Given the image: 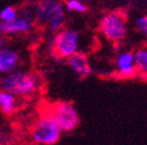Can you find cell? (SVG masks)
Segmentation results:
<instances>
[{
	"label": "cell",
	"mask_w": 147,
	"mask_h": 145,
	"mask_svg": "<svg viewBox=\"0 0 147 145\" xmlns=\"http://www.w3.org/2000/svg\"><path fill=\"white\" fill-rule=\"evenodd\" d=\"M18 108L16 96L5 89H0V110L5 115L13 114Z\"/></svg>",
	"instance_id": "obj_11"
},
{
	"label": "cell",
	"mask_w": 147,
	"mask_h": 145,
	"mask_svg": "<svg viewBox=\"0 0 147 145\" xmlns=\"http://www.w3.org/2000/svg\"><path fill=\"white\" fill-rule=\"evenodd\" d=\"M99 31L104 37L113 43L121 42L127 35V15L123 11H111L102 16Z\"/></svg>",
	"instance_id": "obj_4"
},
{
	"label": "cell",
	"mask_w": 147,
	"mask_h": 145,
	"mask_svg": "<svg viewBox=\"0 0 147 145\" xmlns=\"http://www.w3.org/2000/svg\"><path fill=\"white\" fill-rule=\"evenodd\" d=\"M3 44H4V40H3L1 36H0V47H3Z\"/></svg>",
	"instance_id": "obj_17"
},
{
	"label": "cell",
	"mask_w": 147,
	"mask_h": 145,
	"mask_svg": "<svg viewBox=\"0 0 147 145\" xmlns=\"http://www.w3.org/2000/svg\"><path fill=\"white\" fill-rule=\"evenodd\" d=\"M134 28L141 36L147 37V14L137 17L134 22Z\"/></svg>",
	"instance_id": "obj_14"
},
{
	"label": "cell",
	"mask_w": 147,
	"mask_h": 145,
	"mask_svg": "<svg viewBox=\"0 0 147 145\" xmlns=\"http://www.w3.org/2000/svg\"><path fill=\"white\" fill-rule=\"evenodd\" d=\"M64 7L67 11L74 12V13H84L88 9L86 5L82 0H67L64 4Z\"/></svg>",
	"instance_id": "obj_13"
},
{
	"label": "cell",
	"mask_w": 147,
	"mask_h": 145,
	"mask_svg": "<svg viewBox=\"0 0 147 145\" xmlns=\"http://www.w3.org/2000/svg\"><path fill=\"white\" fill-rule=\"evenodd\" d=\"M34 20L50 31H59L65 22V7L60 0H41L35 6Z\"/></svg>",
	"instance_id": "obj_1"
},
{
	"label": "cell",
	"mask_w": 147,
	"mask_h": 145,
	"mask_svg": "<svg viewBox=\"0 0 147 145\" xmlns=\"http://www.w3.org/2000/svg\"><path fill=\"white\" fill-rule=\"evenodd\" d=\"M18 15L19 14H18V11H16L15 7L7 6L0 12V20L1 21H12L13 19H15Z\"/></svg>",
	"instance_id": "obj_15"
},
{
	"label": "cell",
	"mask_w": 147,
	"mask_h": 145,
	"mask_svg": "<svg viewBox=\"0 0 147 145\" xmlns=\"http://www.w3.org/2000/svg\"><path fill=\"white\" fill-rule=\"evenodd\" d=\"M34 23V13H32L29 9H24L21 15H18L12 21L0 22V29L3 31V35H21L30 31Z\"/></svg>",
	"instance_id": "obj_7"
},
{
	"label": "cell",
	"mask_w": 147,
	"mask_h": 145,
	"mask_svg": "<svg viewBox=\"0 0 147 145\" xmlns=\"http://www.w3.org/2000/svg\"><path fill=\"white\" fill-rule=\"evenodd\" d=\"M3 139H4V137H3V134H1V131H0V144L3 143Z\"/></svg>",
	"instance_id": "obj_16"
},
{
	"label": "cell",
	"mask_w": 147,
	"mask_h": 145,
	"mask_svg": "<svg viewBox=\"0 0 147 145\" xmlns=\"http://www.w3.org/2000/svg\"><path fill=\"white\" fill-rule=\"evenodd\" d=\"M19 53L9 48L0 47V73H9L19 65Z\"/></svg>",
	"instance_id": "obj_10"
},
{
	"label": "cell",
	"mask_w": 147,
	"mask_h": 145,
	"mask_svg": "<svg viewBox=\"0 0 147 145\" xmlns=\"http://www.w3.org/2000/svg\"><path fill=\"white\" fill-rule=\"evenodd\" d=\"M65 61H67V65L69 66V69L80 79L86 78L88 76L91 74V72H92L89 58L86 56V53L83 51L77 50L75 53H72L71 56H69Z\"/></svg>",
	"instance_id": "obj_8"
},
{
	"label": "cell",
	"mask_w": 147,
	"mask_h": 145,
	"mask_svg": "<svg viewBox=\"0 0 147 145\" xmlns=\"http://www.w3.org/2000/svg\"><path fill=\"white\" fill-rule=\"evenodd\" d=\"M134 62L137 72L147 74V49H139L134 53Z\"/></svg>",
	"instance_id": "obj_12"
},
{
	"label": "cell",
	"mask_w": 147,
	"mask_h": 145,
	"mask_svg": "<svg viewBox=\"0 0 147 145\" xmlns=\"http://www.w3.org/2000/svg\"><path fill=\"white\" fill-rule=\"evenodd\" d=\"M62 129L55 118L48 114H42L32 125L29 136L33 143L41 145H54L62 136Z\"/></svg>",
	"instance_id": "obj_3"
},
{
	"label": "cell",
	"mask_w": 147,
	"mask_h": 145,
	"mask_svg": "<svg viewBox=\"0 0 147 145\" xmlns=\"http://www.w3.org/2000/svg\"><path fill=\"white\" fill-rule=\"evenodd\" d=\"M80 47V33L75 29H60L51 42V53L57 59H67Z\"/></svg>",
	"instance_id": "obj_5"
},
{
	"label": "cell",
	"mask_w": 147,
	"mask_h": 145,
	"mask_svg": "<svg viewBox=\"0 0 147 145\" xmlns=\"http://www.w3.org/2000/svg\"><path fill=\"white\" fill-rule=\"evenodd\" d=\"M47 113L55 118L63 132L74 131L80 124V115L72 102L59 101L54 103Z\"/></svg>",
	"instance_id": "obj_6"
},
{
	"label": "cell",
	"mask_w": 147,
	"mask_h": 145,
	"mask_svg": "<svg viewBox=\"0 0 147 145\" xmlns=\"http://www.w3.org/2000/svg\"><path fill=\"white\" fill-rule=\"evenodd\" d=\"M0 87L16 98L33 95L39 87V78L26 71H12L0 80Z\"/></svg>",
	"instance_id": "obj_2"
},
{
	"label": "cell",
	"mask_w": 147,
	"mask_h": 145,
	"mask_svg": "<svg viewBox=\"0 0 147 145\" xmlns=\"http://www.w3.org/2000/svg\"><path fill=\"white\" fill-rule=\"evenodd\" d=\"M117 73L123 78H130L137 73V67L134 62V55L131 51H123L116 58Z\"/></svg>",
	"instance_id": "obj_9"
}]
</instances>
